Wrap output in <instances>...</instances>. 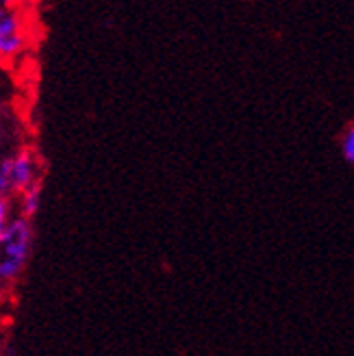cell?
Returning a JSON list of instances; mask_svg holds the SVG:
<instances>
[{
    "mask_svg": "<svg viewBox=\"0 0 354 356\" xmlns=\"http://www.w3.org/2000/svg\"><path fill=\"white\" fill-rule=\"evenodd\" d=\"M35 230L31 220L15 216L0 235V284H11L22 276L31 259Z\"/></svg>",
    "mask_w": 354,
    "mask_h": 356,
    "instance_id": "6da1fadb",
    "label": "cell"
},
{
    "mask_svg": "<svg viewBox=\"0 0 354 356\" xmlns=\"http://www.w3.org/2000/svg\"><path fill=\"white\" fill-rule=\"evenodd\" d=\"M33 13L22 5H0V63L20 59L33 44Z\"/></svg>",
    "mask_w": 354,
    "mask_h": 356,
    "instance_id": "7a4b0ae2",
    "label": "cell"
},
{
    "mask_svg": "<svg viewBox=\"0 0 354 356\" xmlns=\"http://www.w3.org/2000/svg\"><path fill=\"white\" fill-rule=\"evenodd\" d=\"M38 181H42L40 161L33 150L20 148L13 154L0 159V195L9 200L17 198Z\"/></svg>",
    "mask_w": 354,
    "mask_h": 356,
    "instance_id": "3957f363",
    "label": "cell"
},
{
    "mask_svg": "<svg viewBox=\"0 0 354 356\" xmlns=\"http://www.w3.org/2000/svg\"><path fill=\"white\" fill-rule=\"evenodd\" d=\"M42 193H44V183L38 181L26 191H22L20 195H17V211H20V218L33 220L35 216H38L40 207H42Z\"/></svg>",
    "mask_w": 354,
    "mask_h": 356,
    "instance_id": "277c9868",
    "label": "cell"
},
{
    "mask_svg": "<svg viewBox=\"0 0 354 356\" xmlns=\"http://www.w3.org/2000/svg\"><path fill=\"white\" fill-rule=\"evenodd\" d=\"M11 211H13L11 200H9V198H5V195H0V235L5 233L7 226H9V222L15 218V216H11Z\"/></svg>",
    "mask_w": 354,
    "mask_h": 356,
    "instance_id": "5b68a950",
    "label": "cell"
},
{
    "mask_svg": "<svg viewBox=\"0 0 354 356\" xmlns=\"http://www.w3.org/2000/svg\"><path fill=\"white\" fill-rule=\"evenodd\" d=\"M341 154L348 163H354V127L346 133V137L341 141Z\"/></svg>",
    "mask_w": 354,
    "mask_h": 356,
    "instance_id": "8992f818",
    "label": "cell"
},
{
    "mask_svg": "<svg viewBox=\"0 0 354 356\" xmlns=\"http://www.w3.org/2000/svg\"><path fill=\"white\" fill-rule=\"evenodd\" d=\"M0 5H3V3H0Z\"/></svg>",
    "mask_w": 354,
    "mask_h": 356,
    "instance_id": "52a82bcc",
    "label": "cell"
}]
</instances>
